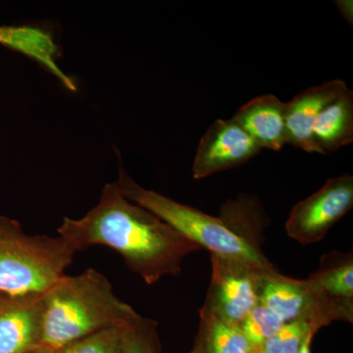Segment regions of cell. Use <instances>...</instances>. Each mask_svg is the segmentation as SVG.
<instances>
[{"label":"cell","instance_id":"1","mask_svg":"<svg viewBox=\"0 0 353 353\" xmlns=\"http://www.w3.org/2000/svg\"><path fill=\"white\" fill-rule=\"evenodd\" d=\"M58 233L76 252L92 245L112 248L148 285L178 276L185 257L201 250L154 213L126 199L116 182L104 185L99 203L83 217H65Z\"/></svg>","mask_w":353,"mask_h":353},{"label":"cell","instance_id":"2","mask_svg":"<svg viewBox=\"0 0 353 353\" xmlns=\"http://www.w3.org/2000/svg\"><path fill=\"white\" fill-rule=\"evenodd\" d=\"M41 345L59 350L108 328H123L139 315L118 299L105 276L88 269L60 278L43 294Z\"/></svg>","mask_w":353,"mask_h":353},{"label":"cell","instance_id":"3","mask_svg":"<svg viewBox=\"0 0 353 353\" xmlns=\"http://www.w3.org/2000/svg\"><path fill=\"white\" fill-rule=\"evenodd\" d=\"M75 254L61 236H30L18 221L0 216V294H44L63 277Z\"/></svg>","mask_w":353,"mask_h":353},{"label":"cell","instance_id":"4","mask_svg":"<svg viewBox=\"0 0 353 353\" xmlns=\"http://www.w3.org/2000/svg\"><path fill=\"white\" fill-rule=\"evenodd\" d=\"M116 183L126 199L154 213L179 233L201 246V250L218 256L240 260L259 270L278 271L260 248L234 234L219 217L205 214L154 190L145 189L123 168L119 170Z\"/></svg>","mask_w":353,"mask_h":353},{"label":"cell","instance_id":"5","mask_svg":"<svg viewBox=\"0 0 353 353\" xmlns=\"http://www.w3.org/2000/svg\"><path fill=\"white\" fill-rule=\"evenodd\" d=\"M259 299L285 323L306 322L316 331L332 322L353 321V310L334 303L308 278L296 280L279 271L263 272Z\"/></svg>","mask_w":353,"mask_h":353},{"label":"cell","instance_id":"6","mask_svg":"<svg viewBox=\"0 0 353 353\" xmlns=\"http://www.w3.org/2000/svg\"><path fill=\"white\" fill-rule=\"evenodd\" d=\"M210 284L201 310L240 328L246 316L259 303L260 276L265 271L215 254H210Z\"/></svg>","mask_w":353,"mask_h":353},{"label":"cell","instance_id":"7","mask_svg":"<svg viewBox=\"0 0 353 353\" xmlns=\"http://www.w3.org/2000/svg\"><path fill=\"white\" fill-rule=\"evenodd\" d=\"M352 206L353 176L345 174L329 179L321 189L294 206L285 232L301 245L318 243Z\"/></svg>","mask_w":353,"mask_h":353},{"label":"cell","instance_id":"8","mask_svg":"<svg viewBox=\"0 0 353 353\" xmlns=\"http://www.w3.org/2000/svg\"><path fill=\"white\" fill-rule=\"evenodd\" d=\"M261 148L233 119L214 121L199 141L192 176L196 180L236 168L256 157Z\"/></svg>","mask_w":353,"mask_h":353},{"label":"cell","instance_id":"9","mask_svg":"<svg viewBox=\"0 0 353 353\" xmlns=\"http://www.w3.org/2000/svg\"><path fill=\"white\" fill-rule=\"evenodd\" d=\"M43 294L0 299V353H27L41 345Z\"/></svg>","mask_w":353,"mask_h":353},{"label":"cell","instance_id":"10","mask_svg":"<svg viewBox=\"0 0 353 353\" xmlns=\"http://www.w3.org/2000/svg\"><path fill=\"white\" fill-rule=\"evenodd\" d=\"M341 80L309 88L287 102L285 110V145L309 153H320L312 139V129L320 112L348 90Z\"/></svg>","mask_w":353,"mask_h":353},{"label":"cell","instance_id":"11","mask_svg":"<svg viewBox=\"0 0 353 353\" xmlns=\"http://www.w3.org/2000/svg\"><path fill=\"white\" fill-rule=\"evenodd\" d=\"M285 102L268 94L248 101L232 119L256 141L260 148L277 152L285 145Z\"/></svg>","mask_w":353,"mask_h":353},{"label":"cell","instance_id":"12","mask_svg":"<svg viewBox=\"0 0 353 353\" xmlns=\"http://www.w3.org/2000/svg\"><path fill=\"white\" fill-rule=\"evenodd\" d=\"M312 139L321 154L338 152L353 141V92L348 88L328 104L312 129Z\"/></svg>","mask_w":353,"mask_h":353},{"label":"cell","instance_id":"13","mask_svg":"<svg viewBox=\"0 0 353 353\" xmlns=\"http://www.w3.org/2000/svg\"><path fill=\"white\" fill-rule=\"evenodd\" d=\"M308 279L334 303L353 310L352 252H331L323 255L317 270Z\"/></svg>","mask_w":353,"mask_h":353},{"label":"cell","instance_id":"14","mask_svg":"<svg viewBox=\"0 0 353 353\" xmlns=\"http://www.w3.org/2000/svg\"><path fill=\"white\" fill-rule=\"evenodd\" d=\"M239 327L222 321L217 316L199 310L196 345L190 353H252Z\"/></svg>","mask_w":353,"mask_h":353},{"label":"cell","instance_id":"15","mask_svg":"<svg viewBox=\"0 0 353 353\" xmlns=\"http://www.w3.org/2000/svg\"><path fill=\"white\" fill-rule=\"evenodd\" d=\"M220 219L230 230L255 248H260L264 230L263 209L254 196H239L221 208Z\"/></svg>","mask_w":353,"mask_h":353},{"label":"cell","instance_id":"16","mask_svg":"<svg viewBox=\"0 0 353 353\" xmlns=\"http://www.w3.org/2000/svg\"><path fill=\"white\" fill-rule=\"evenodd\" d=\"M282 318L264 304L259 303L246 316L240 329L252 348L259 352L262 345L284 326Z\"/></svg>","mask_w":353,"mask_h":353},{"label":"cell","instance_id":"17","mask_svg":"<svg viewBox=\"0 0 353 353\" xmlns=\"http://www.w3.org/2000/svg\"><path fill=\"white\" fill-rule=\"evenodd\" d=\"M59 353H125L122 328L114 327L97 332L70 343Z\"/></svg>","mask_w":353,"mask_h":353},{"label":"cell","instance_id":"18","mask_svg":"<svg viewBox=\"0 0 353 353\" xmlns=\"http://www.w3.org/2000/svg\"><path fill=\"white\" fill-rule=\"evenodd\" d=\"M316 332L306 322L285 323L284 326L262 345L260 353H297L309 334H315Z\"/></svg>","mask_w":353,"mask_h":353},{"label":"cell","instance_id":"19","mask_svg":"<svg viewBox=\"0 0 353 353\" xmlns=\"http://www.w3.org/2000/svg\"><path fill=\"white\" fill-rule=\"evenodd\" d=\"M157 322L139 315L123 327L125 353H154Z\"/></svg>","mask_w":353,"mask_h":353},{"label":"cell","instance_id":"20","mask_svg":"<svg viewBox=\"0 0 353 353\" xmlns=\"http://www.w3.org/2000/svg\"><path fill=\"white\" fill-rule=\"evenodd\" d=\"M343 17L352 25L353 23V2L352 0H336L334 1Z\"/></svg>","mask_w":353,"mask_h":353},{"label":"cell","instance_id":"21","mask_svg":"<svg viewBox=\"0 0 353 353\" xmlns=\"http://www.w3.org/2000/svg\"><path fill=\"white\" fill-rule=\"evenodd\" d=\"M313 336H314V334H309L307 338L305 339V341H303V345H301V348H299V352L297 353H311L310 345Z\"/></svg>","mask_w":353,"mask_h":353},{"label":"cell","instance_id":"22","mask_svg":"<svg viewBox=\"0 0 353 353\" xmlns=\"http://www.w3.org/2000/svg\"><path fill=\"white\" fill-rule=\"evenodd\" d=\"M27 353H59V352H58V350H52V348L44 347V345H39V347L32 348V350H30V352H28Z\"/></svg>","mask_w":353,"mask_h":353},{"label":"cell","instance_id":"23","mask_svg":"<svg viewBox=\"0 0 353 353\" xmlns=\"http://www.w3.org/2000/svg\"><path fill=\"white\" fill-rule=\"evenodd\" d=\"M2 294H0V299H1Z\"/></svg>","mask_w":353,"mask_h":353},{"label":"cell","instance_id":"24","mask_svg":"<svg viewBox=\"0 0 353 353\" xmlns=\"http://www.w3.org/2000/svg\"><path fill=\"white\" fill-rule=\"evenodd\" d=\"M252 353H259V352H252Z\"/></svg>","mask_w":353,"mask_h":353}]
</instances>
